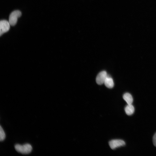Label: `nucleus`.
<instances>
[{"instance_id": "nucleus-3", "label": "nucleus", "mask_w": 156, "mask_h": 156, "mask_svg": "<svg viewBox=\"0 0 156 156\" xmlns=\"http://www.w3.org/2000/svg\"><path fill=\"white\" fill-rule=\"evenodd\" d=\"M125 144V142L121 140H113L110 141L109 142V146L112 149L124 146Z\"/></svg>"}, {"instance_id": "nucleus-7", "label": "nucleus", "mask_w": 156, "mask_h": 156, "mask_svg": "<svg viewBox=\"0 0 156 156\" xmlns=\"http://www.w3.org/2000/svg\"><path fill=\"white\" fill-rule=\"evenodd\" d=\"M123 98L127 104H131L133 102V97L131 94L126 93L123 95Z\"/></svg>"}, {"instance_id": "nucleus-9", "label": "nucleus", "mask_w": 156, "mask_h": 156, "mask_svg": "<svg viewBox=\"0 0 156 156\" xmlns=\"http://www.w3.org/2000/svg\"><path fill=\"white\" fill-rule=\"evenodd\" d=\"M5 135L3 129L0 126V140L1 141H3L5 139Z\"/></svg>"}, {"instance_id": "nucleus-10", "label": "nucleus", "mask_w": 156, "mask_h": 156, "mask_svg": "<svg viewBox=\"0 0 156 156\" xmlns=\"http://www.w3.org/2000/svg\"><path fill=\"white\" fill-rule=\"evenodd\" d=\"M153 142L154 145L156 147V133L153 137Z\"/></svg>"}, {"instance_id": "nucleus-6", "label": "nucleus", "mask_w": 156, "mask_h": 156, "mask_svg": "<svg viewBox=\"0 0 156 156\" xmlns=\"http://www.w3.org/2000/svg\"><path fill=\"white\" fill-rule=\"evenodd\" d=\"M104 83L105 86L108 88H112L114 86V82L112 78L107 75L105 81Z\"/></svg>"}, {"instance_id": "nucleus-8", "label": "nucleus", "mask_w": 156, "mask_h": 156, "mask_svg": "<svg viewBox=\"0 0 156 156\" xmlns=\"http://www.w3.org/2000/svg\"><path fill=\"white\" fill-rule=\"evenodd\" d=\"M125 110L126 114L128 115H132L134 112V107L131 104H127L125 107Z\"/></svg>"}, {"instance_id": "nucleus-4", "label": "nucleus", "mask_w": 156, "mask_h": 156, "mask_svg": "<svg viewBox=\"0 0 156 156\" xmlns=\"http://www.w3.org/2000/svg\"><path fill=\"white\" fill-rule=\"evenodd\" d=\"M10 25L9 21L6 20H2L0 21V34L1 36L9 30Z\"/></svg>"}, {"instance_id": "nucleus-2", "label": "nucleus", "mask_w": 156, "mask_h": 156, "mask_svg": "<svg viewBox=\"0 0 156 156\" xmlns=\"http://www.w3.org/2000/svg\"><path fill=\"white\" fill-rule=\"evenodd\" d=\"M21 15V12L18 10L12 12L10 14L9 22L10 25L13 26L16 23L18 18Z\"/></svg>"}, {"instance_id": "nucleus-1", "label": "nucleus", "mask_w": 156, "mask_h": 156, "mask_svg": "<svg viewBox=\"0 0 156 156\" xmlns=\"http://www.w3.org/2000/svg\"><path fill=\"white\" fill-rule=\"evenodd\" d=\"M14 147L17 152L24 154L29 153L31 152L32 149V146L29 144H26L23 145L16 144Z\"/></svg>"}, {"instance_id": "nucleus-5", "label": "nucleus", "mask_w": 156, "mask_h": 156, "mask_svg": "<svg viewBox=\"0 0 156 156\" xmlns=\"http://www.w3.org/2000/svg\"><path fill=\"white\" fill-rule=\"evenodd\" d=\"M107 75V73L105 71H103L100 72L96 78V83L99 85H101L104 83Z\"/></svg>"}]
</instances>
